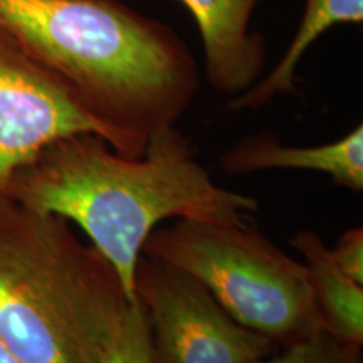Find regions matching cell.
I'll return each mask as SVG.
<instances>
[{
    "label": "cell",
    "mask_w": 363,
    "mask_h": 363,
    "mask_svg": "<svg viewBox=\"0 0 363 363\" xmlns=\"http://www.w3.org/2000/svg\"><path fill=\"white\" fill-rule=\"evenodd\" d=\"M199 27L207 83L217 93L238 96L266 72L267 43L252 29L262 0H179Z\"/></svg>",
    "instance_id": "obj_7"
},
{
    "label": "cell",
    "mask_w": 363,
    "mask_h": 363,
    "mask_svg": "<svg viewBox=\"0 0 363 363\" xmlns=\"http://www.w3.org/2000/svg\"><path fill=\"white\" fill-rule=\"evenodd\" d=\"M330 252L348 278L363 284V229L360 225L350 227L342 233Z\"/></svg>",
    "instance_id": "obj_13"
},
{
    "label": "cell",
    "mask_w": 363,
    "mask_h": 363,
    "mask_svg": "<svg viewBox=\"0 0 363 363\" xmlns=\"http://www.w3.org/2000/svg\"><path fill=\"white\" fill-rule=\"evenodd\" d=\"M289 242L306 267L321 328L345 343L362 347L363 284L355 283L340 269L330 247L315 230H298Z\"/></svg>",
    "instance_id": "obj_9"
},
{
    "label": "cell",
    "mask_w": 363,
    "mask_h": 363,
    "mask_svg": "<svg viewBox=\"0 0 363 363\" xmlns=\"http://www.w3.org/2000/svg\"><path fill=\"white\" fill-rule=\"evenodd\" d=\"M0 29L56 72L81 103L142 157L197 98L184 39L121 0H0Z\"/></svg>",
    "instance_id": "obj_2"
},
{
    "label": "cell",
    "mask_w": 363,
    "mask_h": 363,
    "mask_svg": "<svg viewBox=\"0 0 363 363\" xmlns=\"http://www.w3.org/2000/svg\"><path fill=\"white\" fill-rule=\"evenodd\" d=\"M9 199L78 225L133 298L136 266L158 224H242L259 211L251 195L212 180L177 126L150 136L138 158L121 155L94 133L57 140L17 172Z\"/></svg>",
    "instance_id": "obj_1"
},
{
    "label": "cell",
    "mask_w": 363,
    "mask_h": 363,
    "mask_svg": "<svg viewBox=\"0 0 363 363\" xmlns=\"http://www.w3.org/2000/svg\"><path fill=\"white\" fill-rule=\"evenodd\" d=\"M99 363H158L147 315L140 301L133 306L123 328Z\"/></svg>",
    "instance_id": "obj_12"
},
{
    "label": "cell",
    "mask_w": 363,
    "mask_h": 363,
    "mask_svg": "<svg viewBox=\"0 0 363 363\" xmlns=\"http://www.w3.org/2000/svg\"><path fill=\"white\" fill-rule=\"evenodd\" d=\"M340 24H363V0H306L296 33L279 62L251 88L230 98L233 111H256L296 89V71L308 49Z\"/></svg>",
    "instance_id": "obj_10"
},
{
    "label": "cell",
    "mask_w": 363,
    "mask_h": 363,
    "mask_svg": "<svg viewBox=\"0 0 363 363\" xmlns=\"http://www.w3.org/2000/svg\"><path fill=\"white\" fill-rule=\"evenodd\" d=\"M135 296L158 363H259L276 347L238 323L201 281L153 257H140Z\"/></svg>",
    "instance_id": "obj_6"
},
{
    "label": "cell",
    "mask_w": 363,
    "mask_h": 363,
    "mask_svg": "<svg viewBox=\"0 0 363 363\" xmlns=\"http://www.w3.org/2000/svg\"><path fill=\"white\" fill-rule=\"evenodd\" d=\"M259 363H362L360 347H353L320 331L315 337L284 347Z\"/></svg>",
    "instance_id": "obj_11"
},
{
    "label": "cell",
    "mask_w": 363,
    "mask_h": 363,
    "mask_svg": "<svg viewBox=\"0 0 363 363\" xmlns=\"http://www.w3.org/2000/svg\"><path fill=\"white\" fill-rule=\"evenodd\" d=\"M0 363H22L19 358L13 355L11 348H9L2 340H0Z\"/></svg>",
    "instance_id": "obj_14"
},
{
    "label": "cell",
    "mask_w": 363,
    "mask_h": 363,
    "mask_svg": "<svg viewBox=\"0 0 363 363\" xmlns=\"http://www.w3.org/2000/svg\"><path fill=\"white\" fill-rule=\"evenodd\" d=\"M136 303L69 222L0 207V340L22 363H99Z\"/></svg>",
    "instance_id": "obj_3"
},
{
    "label": "cell",
    "mask_w": 363,
    "mask_h": 363,
    "mask_svg": "<svg viewBox=\"0 0 363 363\" xmlns=\"http://www.w3.org/2000/svg\"><path fill=\"white\" fill-rule=\"evenodd\" d=\"M143 256L201 281L238 323L274 345L284 348L323 331L305 264L251 222L179 219L150 234Z\"/></svg>",
    "instance_id": "obj_4"
},
{
    "label": "cell",
    "mask_w": 363,
    "mask_h": 363,
    "mask_svg": "<svg viewBox=\"0 0 363 363\" xmlns=\"http://www.w3.org/2000/svg\"><path fill=\"white\" fill-rule=\"evenodd\" d=\"M227 174L267 170L318 172L352 192H363V125L358 123L335 142L313 147L284 145L272 133H254L227 148L219 157Z\"/></svg>",
    "instance_id": "obj_8"
},
{
    "label": "cell",
    "mask_w": 363,
    "mask_h": 363,
    "mask_svg": "<svg viewBox=\"0 0 363 363\" xmlns=\"http://www.w3.org/2000/svg\"><path fill=\"white\" fill-rule=\"evenodd\" d=\"M78 133H94L121 155L135 158L126 140L81 103L56 72L0 29V207L11 202L17 172L44 148Z\"/></svg>",
    "instance_id": "obj_5"
}]
</instances>
